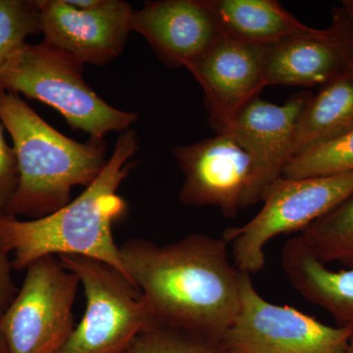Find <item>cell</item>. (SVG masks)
<instances>
[{
	"label": "cell",
	"mask_w": 353,
	"mask_h": 353,
	"mask_svg": "<svg viewBox=\"0 0 353 353\" xmlns=\"http://www.w3.org/2000/svg\"><path fill=\"white\" fill-rule=\"evenodd\" d=\"M12 260L10 252L0 243V318L12 303L18 290L12 278Z\"/></svg>",
	"instance_id": "obj_23"
},
{
	"label": "cell",
	"mask_w": 353,
	"mask_h": 353,
	"mask_svg": "<svg viewBox=\"0 0 353 353\" xmlns=\"http://www.w3.org/2000/svg\"><path fill=\"white\" fill-rule=\"evenodd\" d=\"M353 71V0L332 10L326 29L305 38L266 46L264 72L267 85L314 87Z\"/></svg>",
	"instance_id": "obj_10"
},
{
	"label": "cell",
	"mask_w": 353,
	"mask_h": 353,
	"mask_svg": "<svg viewBox=\"0 0 353 353\" xmlns=\"http://www.w3.org/2000/svg\"><path fill=\"white\" fill-rule=\"evenodd\" d=\"M41 32V17L36 0H0V67Z\"/></svg>",
	"instance_id": "obj_21"
},
{
	"label": "cell",
	"mask_w": 353,
	"mask_h": 353,
	"mask_svg": "<svg viewBox=\"0 0 353 353\" xmlns=\"http://www.w3.org/2000/svg\"><path fill=\"white\" fill-rule=\"evenodd\" d=\"M0 121L13 141L19 183L7 215L39 219L64 208L77 185L103 170L105 139L78 143L43 120L15 92L0 88Z\"/></svg>",
	"instance_id": "obj_3"
},
{
	"label": "cell",
	"mask_w": 353,
	"mask_h": 353,
	"mask_svg": "<svg viewBox=\"0 0 353 353\" xmlns=\"http://www.w3.org/2000/svg\"><path fill=\"white\" fill-rule=\"evenodd\" d=\"M238 315L223 336L231 353H347L352 333L323 324L297 309L269 303L252 275L240 271Z\"/></svg>",
	"instance_id": "obj_8"
},
{
	"label": "cell",
	"mask_w": 353,
	"mask_h": 353,
	"mask_svg": "<svg viewBox=\"0 0 353 353\" xmlns=\"http://www.w3.org/2000/svg\"><path fill=\"white\" fill-rule=\"evenodd\" d=\"M353 172L352 131L309 148L292 158L283 172V178L303 179L341 175Z\"/></svg>",
	"instance_id": "obj_19"
},
{
	"label": "cell",
	"mask_w": 353,
	"mask_h": 353,
	"mask_svg": "<svg viewBox=\"0 0 353 353\" xmlns=\"http://www.w3.org/2000/svg\"><path fill=\"white\" fill-rule=\"evenodd\" d=\"M0 353H9L6 338H4L3 332H2L1 324H0Z\"/></svg>",
	"instance_id": "obj_25"
},
{
	"label": "cell",
	"mask_w": 353,
	"mask_h": 353,
	"mask_svg": "<svg viewBox=\"0 0 353 353\" xmlns=\"http://www.w3.org/2000/svg\"><path fill=\"white\" fill-rule=\"evenodd\" d=\"M19 183L17 158L13 146L6 143L0 121V217L7 215Z\"/></svg>",
	"instance_id": "obj_22"
},
{
	"label": "cell",
	"mask_w": 353,
	"mask_h": 353,
	"mask_svg": "<svg viewBox=\"0 0 353 353\" xmlns=\"http://www.w3.org/2000/svg\"><path fill=\"white\" fill-rule=\"evenodd\" d=\"M44 43L79 62L103 67L124 52L132 32L131 4L104 0L92 10H78L66 0H36Z\"/></svg>",
	"instance_id": "obj_11"
},
{
	"label": "cell",
	"mask_w": 353,
	"mask_h": 353,
	"mask_svg": "<svg viewBox=\"0 0 353 353\" xmlns=\"http://www.w3.org/2000/svg\"><path fill=\"white\" fill-rule=\"evenodd\" d=\"M347 353H353V339L350 341V347H348Z\"/></svg>",
	"instance_id": "obj_26"
},
{
	"label": "cell",
	"mask_w": 353,
	"mask_h": 353,
	"mask_svg": "<svg viewBox=\"0 0 353 353\" xmlns=\"http://www.w3.org/2000/svg\"><path fill=\"white\" fill-rule=\"evenodd\" d=\"M80 280L85 310L59 353H126L155 322L143 294L129 277L105 262L59 255Z\"/></svg>",
	"instance_id": "obj_5"
},
{
	"label": "cell",
	"mask_w": 353,
	"mask_h": 353,
	"mask_svg": "<svg viewBox=\"0 0 353 353\" xmlns=\"http://www.w3.org/2000/svg\"><path fill=\"white\" fill-rule=\"evenodd\" d=\"M83 66L71 55L41 41L26 43L0 67V88L54 108L73 131L104 139L132 129L137 112L111 106L83 78Z\"/></svg>",
	"instance_id": "obj_4"
},
{
	"label": "cell",
	"mask_w": 353,
	"mask_h": 353,
	"mask_svg": "<svg viewBox=\"0 0 353 353\" xmlns=\"http://www.w3.org/2000/svg\"><path fill=\"white\" fill-rule=\"evenodd\" d=\"M353 130V71L320 88L297 125L294 157Z\"/></svg>",
	"instance_id": "obj_17"
},
{
	"label": "cell",
	"mask_w": 353,
	"mask_h": 353,
	"mask_svg": "<svg viewBox=\"0 0 353 353\" xmlns=\"http://www.w3.org/2000/svg\"><path fill=\"white\" fill-rule=\"evenodd\" d=\"M131 29L169 68L187 69L223 36L206 0L145 1L132 11Z\"/></svg>",
	"instance_id": "obj_14"
},
{
	"label": "cell",
	"mask_w": 353,
	"mask_h": 353,
	"mask_svg": "<svg viewBox=\"0 0 353 353\" xmlns=\"http://www.w3.org/2000/svg\"><path fill=\"white\" fill-rule=\"evenodd\" d=\"M173 155L185 175L179 194L182 203L216 206L230 219L255 205L252 159L229 134L176 146Z\"/></svg>",
	"instance_id": "obj_9"
},
{
	"label": "cell",
	"mask_w": 353,
	"mask_h": 353,
	"mask_svg": "<svg viewBox=\"0 0 353 353\" xmlns=\"http://www.w3.org/2000/svg\"><path fill=\"white\" fill-rule=\"evenodd\" d=\"M104 0H66L67 3L78 10H92L103 3Z\"/></svg>",
	"instance_id": "obj_24"
},
{
	"label": "cell",
	"mask_w": 353,
	"mask_h": 353,
	"mask_svg": "<svg viewBox=\"0 0 353 353\" xmlns=\"http://www.w3.org/2000/svg\"><path fill=\"white\" fill-rule=\"evenodd\" d=\"M282 268L303 299L326 310L336 326L352 332L353 339V269L332 270L297 236L283 248Z\"/></svg>",
	"instance_id": "obj_15"
},
{
	"label": "cell",
	"mask_w": 353,
	"mask_h": 353,
	"mask_svg": "<svg viewBox=\"0 0 353 353\" xmlns=\"http://www.w3.org/2000/svg\"><path fill=\"white\" fill-rule=\"evenodd\" d=\"M139 141L132 128L123 132L99 176L59 210L39 219L0 217V243L13 253V269L26 270L48 255H78L105 262L127 275L112 228L128 210L118 190L136 167L132 157Z\"/></svg>",
	"instance_id": "obj_2"
},
{
	"label": "cell",
	"mask_w": 353,
	"mask_h": 353,
	"mask_svg": "<svg viewBox=\"0 0 353 353\" xmlns=\"http://www.w3.org/2000/svg\"><path fill=\"white\" fill-rule=\"evenodd\" d=\"M80 285L55 255L30 264L0 318L9 353H59L76 327L73 307Z\"/></svg>",
	"instance_id": "obj_7"
},
{
	"label": "cell",
	"mask_w": 353,
	"mask_h": 353,
	"mask_svg": "<svg viewBox=\"0 0 353 353\" xmlns=\"http://www.w3.org/2000/svg\"><path fill=\"white\" fill-rule=\"evenodd\" d=\"M353 194V172L312 178H280L269 188L261 210L250 222L225 230L239 271L255 275L264 268L265 246L281 234L303 231Z\"/></svg>",
	"instance_id": "obj_6"
},
{
	"label": "cell",
	"mask_w": 353,
	"mask_h": 353,
	"mask_svg": "<svg viewBox=\"0 0 353 353\" xmlns=\"http://www.w3.org/2000/svg\"><path fill=\"white\" fill-rule=\"evenodd\" d=\"M228 248L222 238L192 233L163 245L132 239L119 250L155 322L222 340L241 303L240 271Z\"/></svg>",
	"instance_id": "obj_1"
},
{
	"label": "cell",
	"mask_w": 353,
	"mask_h": 353,
	"mask_svg": "<svg viewBox=\"0 0 353 353\" xmlns=\"http://www.w3.org/2000/svg\"><path fill=\"white\" fill-rule=\"evenodd\" d=\"M223 36L252 46H268L305 38L319 29L303 24L276 0H206Z\"/></svg>",
	"instance_id": "obj_16"
},
{
	"label": "cell",
	"mask_w": 353,
	"mask_h": 353,
	"mask_svg": "<svg viewBox=\"0 0 353 353\" xmlns=\"http://www.w3.org/2000/svg\"><path fill=\"white\" fill-rule=\"evenodd\" d=\"M126 353H231L222 341L154 322Z\"/></svg>",
	"instance_id": "obj_20"
},
{
	"label": "cell",
	"mask_w": 353,
	"mask_h": 353,
	"mask_svg": "<svg viewBox=\"0 0 353 353\" xmlns=\"http://www.w3.org/2000/svg\"><path fill=\"white\" fill-rule=\"evenodd\" d=\"M297 236L322 263L353 269V194Z\"/></svg>",
	"instance_id": "obj_18"
},
{
	"label": "cell",
	"mask_w": 353,
	"mask_h": 353,
	"mask_svg": "<svg viewBox=\"0 0 353 353\" xmlns=\"http://www.w3.org/2000/svg\"><path fill=\"white\" fill-rule=\"evenodd\" d=\"M312 97L310 92H299L282 105L257 97L218 132L229 134L250 155L255 204L263 201L294 158L299 118Z\"/></svg>",
	"instance_id": "obj_12"
},
{
	"label": "cell",
	"mask_w": 353,
	"mask_h": 353,
	"mask_svg": "<svg viewBox=\"0 0 353 353\" xmlns=\"http://www.w3.org/2000/svg\"><path fill=\"white\" fill-rule=\"evenodd\" d=\"M266 46H252L222 36L188 67L204 94L209 123L222 131L267 87Z\"/></svg>",
	"instance_id": "obj_13"
}]
</instances>
